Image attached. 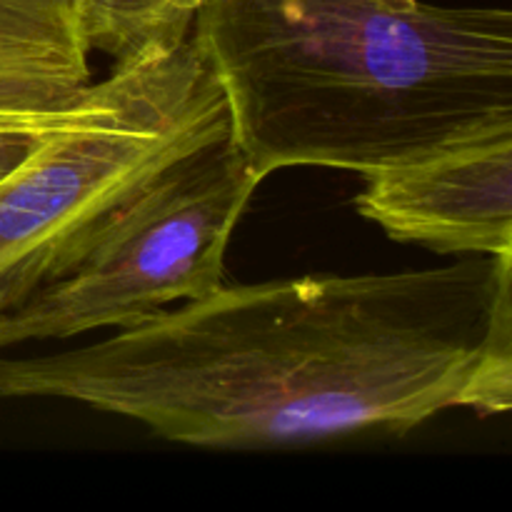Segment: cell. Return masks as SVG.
<instances>
[{
	"instance_id": "1",
	"label": "cell",
	"mask_w": 512,
	"mask_h": 512,
	"mask_svg": "<svg viewBox=\"0 0 512 512\" xmlns=\"http://www.w3.org/2000/svg\"><path fill=\"white\" fill-rule=\"evenodd\" d=\"M512 255L220 285L95 343L0 350V398H58L170 443L268 450L508 413Z\"/></svg>"
},
{
	"instance_id": "2",
	"label": "cell",
	"mask_w": 512,
	"mask_h": 512,
	"mask_svg": "<svg viewBox=\"0 0 512 512\" xmlns=\"http://www.w3.org/2000/svg\"><path fill=\"white\" fill-rule=\"evenodd\" d=\"M233 143L373 173L512 125V13L423 0H210L195 20Z\"/></svg>"
},
{
	"instance_id": "3",
	"label": "cell",
	"mask_w": 512,
	"mask_h": 512,
	"mask_svg": "<svg viewBox=\"0 0 512 512\" xmlns=\"http://www.w3.org/2000/svg\"><path fill=\"white\" fill-rule=\"evenodd\" d=\"M225 133L195 35L90 85L78 113L0 178V315L70 273L150 180Z\"/></svg>"
},
{
	"instance_id": "4",
	"label": "cell",
	"mask_w": 512,
	"mask_h": 512,
	"mask_svg": "<svg viewBox=\"0 0 512 512\" xmlns=\"http://www.w3.org/2000/svg\"><path fill=\"white\" fill-rule=\"evenodd\" d=\"M258 178L230 130L150 180L63 278L0 315V350L118 333L225 283Z\"/></svg>"
},
{
	"instance_id": "5",
	"label": "cell",
	"mask_w": 512,
	"mask_h": 512,
	"mask_svg": "<svg viewBox=\"0 0 512 512\" xmlns=\"http://www.w3.org/2000/svg\"><path fill=\"white\" fill-rule=\"evenodd\" d=\"M355 208L400 243L443 255H512V125L363 175Z\"/></svg>"
},
{
	"instance_id": "6",
	"label": "cell",
	"mask_w": 512,
	"mask_h": 512,
	"mask_svg": "<svg viewBox=\"0 0 512 512\" xmlns=\"http://www.w3.org/2000/svg\"><path fill=\"white\" fill-rule=\"evenodd\" d=\"M88 55L75 0H0V130L68 120L93 85Z\"/></svg>"
},
{
	"instance_id": "7",
	"label": "cell",
	"mask_w": 512,
	"mask_h": 512,
	"mask_svg": "<svg viewBox=\"0 0 512 512\" xmlns=\"http://www.w3.org/2000/svg\"><path fill=\"white\" fill-rule=\"evenodd\" d=\"M210 0H75L78 33L88 53H103L113 68L170 53L193 35Z\"/></svg>"
},
{
	"instance_id": "8",
	"label": "cell",
	"mask_w": 512,
	"mask_h": 512,
	"mask_svg": "<svg viewBox=\"0 0 512 512\" xmlns=\"http://www.w3.org/2000/svg\"><path fill=\"white\" fill-rule=\"evenodd\" d=\"M80 110V108H78ZM75 110V113H78ZM73 113V115H75ZM70 115V118H73ZM68 118V120H70ZM65 123V120H63ZM63 123L58 125H48V128H10V130H0V178L8 175L40 140L48 138L55 128H60Z\"/></svg>"
}]
</instances>
